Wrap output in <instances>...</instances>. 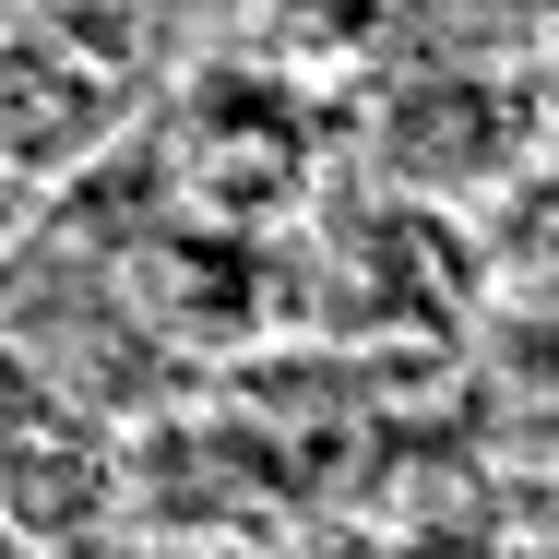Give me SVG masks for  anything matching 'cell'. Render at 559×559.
<instances>
[]
</instances>
